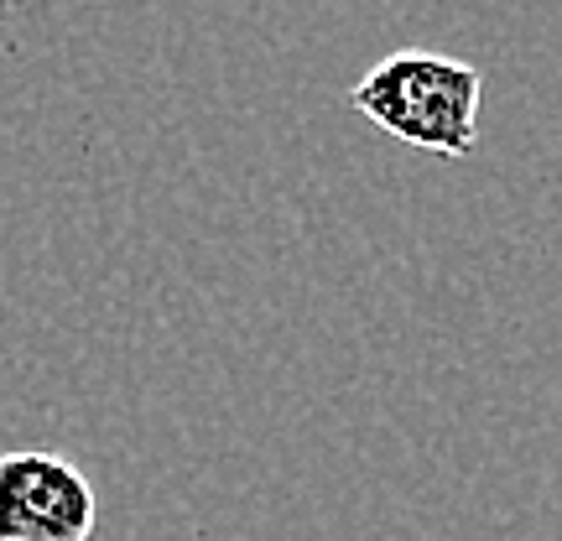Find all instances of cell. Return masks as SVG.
<instances>
[{
  "instance_id": "6da1fadb",
  "label": "cell",
  "mask_w": 562,
  "mask_h": 541,
  "mask_svg": "<svg viewBox=\"0 0 562 541\" xmlns=\"http://www.w3.org/2000/svg\"><path fill=\"white\" fill-rule=\"evenodd\" d=\"M484 74L474 63L442 58L427 47H406L381 58L349 89V104L391 140L463 161L480 136Z\"/></svg>"
},
{
  "instance_id": "7a4b0ae2",
  "label": "cell",
  "mask_w": 562,
  "mask_h": 541,
  "mask_svg": "<svg viewBox=\"0 0 562 541\" xmlns=\"http://www.w3.org/2000/svg\"><path fill=\"white\" fill-rule=\"evenodd\" d=\"M94 484L63 453L16 448L0 453V537L5 541H89L94 537Z\"/></svg>"
},
{
  "instance_id": "3957f363",
  "label": "cell",
  "mask_w": 562,
  "mask_h": 541,
  "mask_svg": "<svg viewBox=\"0 0 562 541\" xmlns=\"http://www.w3.org/2000/svg\"><path fill=\"white\" fill-rule=\"evenodd\" d=\"M0 541H5V537H0Z\"/></svg>"
}]
</instances>
